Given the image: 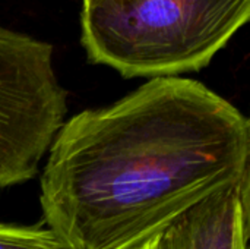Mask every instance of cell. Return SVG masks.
I'll list each match as a JSON object with an SVG mask.
<instances>
[{
    "label": "cell",
    "mask_w": 250,
    "mask_h": 249,
    "mask_svg": "<svg viewBox=\"0 0 250 249\" xmlns=\"http://www.w3.org/2000/svg\"><path fill=\"white\" fill-rule=\"evenodd\" d=\"M250 122L205 84L152 78L56 134L40 176L42 223L70 249H136L249 178Z\"/></svg>",
    "instance_id": "6da1fadb"
},
{
    "label": "cell",
    "mask_w": 250,
    "mask_h": 249,
    "mask_svg": "<svg viewBox=\"0 0 250 249\" xmlns=\"http://www.w3.org/2000/svg\"><path fill=\"white\" fill-rule=\"evenodd\" d=\"M249 18L250 0H86L81 43L123 78L180 76L207 68Z\"/></svg>",
    "instance_id": "7a4b0ae2"
},
{
    "label": "cell",
    "mask_w": 250,
    "mask_h": 249,
    "mask_svg": "<svg viewBox=\"0 0 250 249\" xmlns=\"http://www.w3.org/2000/svg\"><path fill=\"white\" fill-rule=\"evenodd\" d=\"M66 114L53 45L0 25V189L35 178Z\"/></svg>",
    "instance_id": "3957f363"
},
{
    "label": "cell",
    "mask_w": 250,
    "mask_h": 249,
    "mask_svg": "<svg viewBox=\"0 0 250 249\" xmlns=\"http://www.w3.org/2000/svg\"><path fill=\"white\" fill-rule=\"evenodd\" d=\"M249 181L208 197L136 249H248Z\"/></svg>",
    "instance_id": "277c9868"
},
{
    "label": "cell",
    "mask_w": 250,
    "mask_h": 249,
    "mask_svg": "<svg viewBox=\"0 0 250 249\" xmlns=\"http://www.w3.org/2000/svg\"><path fill=\"white\" fill-rule=\"evenodd\" d=\"M0 249H70L44 225L0 223Z\"/></svg>",
    "instance_id": "5b68a950"
},
{
    "label": "cell",
    "mask_w": 250,
    "mask_h": 249,
    "mask_svg": "<svg viewBox=\"0 0 250 249\" xmlns=\"http://www.w3.org/2000/svg\"><path fill=\"white\" fill-rule=\"evenodd\" d=\"M82 1H86V0H82Z\"/></svg>",
    "instance_id": "8992f818"
}]
</instances>
